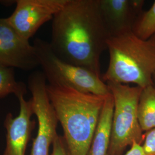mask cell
I'll return each mask as SVG.
<instances>
[{
    "label": "cell",
    "instance_id": "12",
    "mask_svg": "<svg viewBox=\"0 0 155 155\" xmlns=\"http://www.w3.org/2000/svg\"><path fill=\"white\" fill-rule=\"evenodd\" d=\"M139 124L144 133L155 128V86L143 89L137 106Z\"/></svg>",
    "mask_w": 155,
    "mask_h": 155
},
{
    "label": "cell",
    "instance_id": "4",
    "mask_svg": "<svg viewBox=\"0 0 155 155\" xmlns=\"http://www.w3.org/2000/svg\"><path fill=\"white\" fill-rule=\"evenodd\" d=\"M114 101L110 144L108 155H121L134 143L142 145L144 133L139 124L137 106L143 89L107 82Z\"/></svg>",
    "mask_w": 155,
    "mask_h": 155
},
{
    "label": "cell",
    "instance_id": "17",
    "mask_svg": "<svg viewBox=\"0 0 155 155\" xmlns=\"http://www.w3.org/2000/svg\"><path fill=\"white\" fill-rule=\"evenodd\" d=\"M124 155H145L142 145L134 143L127 152Z\"/></svg>",
    "mask_w": 155,
    "mask_h": 155
},
{
    "label": "cell",
    "instance_id": "18",
    "mask_svg": "<svg viewBox=\"0 0 155 155\" xmlns=\"http://www.w3.org/2000/svg\"><path fill=\"white\" fill-rule=\"evenodd\" d=\"M153 84H154V85L155 86V75H154V76H153Z\"/></svg>",
    "mask_w": 155,
    "mask_h": 155
},
{
    "label": "cell",
    "instance_id": "15",
    "mask_svg": "<svg viewBox=\"0 0 155 155\" xmlns=\"http://www.w3.org/2000/svg\"><path fill=\"white\" fill-rule=\"evenodd\" d=\"M142 147L145 155H155V128L144 133Z\"/></svg>",
    "mask_w": 155,
    "mask_h": 155
},
{
    "label": "cell",
    "instance_id": "14",
    "mask_svg": "<svg viewBox=\"0 0 155 155\" xmlns=\"http://www.w3.org/2000/svg\"><path fill=\"white\" fill-rule=\"evenodd\" d=\"M133 32L142 40H148L155 35V1L150 9L143 11L135 22Z\"/></svg>",
    "mask_w": 155,
    "mask_h": 155
},
{
    "label": "cell",
    "instance_id": "13",
    "mask_svg": "<svg viewBox=\"0 0 155 155\" xmlns=\"http://www.w3.org/2000/svg\"><path fill=\"white\" fill-rule=\"evenodd\" d=\"M26 92V85L17 81L14 68L0 66V100L10 94H14L18 98L24 95Z\"/></svg>",
    "mask_w": 155,
    "mask_h": 155
},
{
    "label": "cell",
    "instance_id": "5",
    "mask_svg": "<svg viewBox=\"0 0 155 155\" xmlns=\"http://www.w3.org/2000/svg\"><path fill=\"white\" fill-rule=\"evenodd\" d=\"M33 45L39 66L48 84L99 95L110 93L107 84L100 75L89 69L63 61L53 51L49 42L37 38Z\"/></svg>",
    "mask_w": 155,
    "mask_h": 155
},
{
    "label": "cell",
    "instance_id": "8",
    "mask_svg": "<svg viewBox=\"0 0 155 155\" xmlns=\"http://www.w3.org/2000/svg\"><path fill=\"white\" fill-rule=\"evenodd\" d=\"M0 66L24 71L40 66L33 45L18 33L6 18H0Z\"/></svg>",
    "mask_w": 155,
    "mask_h": 155
},
{
    "label": "cell",
    "instance_id": "3",
    "mask_svg": "<svg viewBox=\"0 0 155 155\" xmlns=\"http://www.w3.org/2000/svg\"><path fill=\"white\" fill-rule=\"evenodd\" d=\"M108 67L102 77L105 82L128 84L144 89L153 84L155 74V35L142 40L132 32L109 37Z\"/></svg>",
    "mask_w": 155,
    "mask_h": 155
},
{
    "label": "cell",
    "instance_id": "10",
    "mask_svg": "<svg viewBox=\"0 0 155 155\" xmlns=\"http://www.w3.org/2000/svg\"><path fill=\"white\" fill-rule=\"evenodd\" d=\"M143 0H100L102 17L109 37L132 32L143 12Z\"/></svg>",
    "mask_w": 155,
    "mask_h": 155
},
{
    "label": "cell",
    "instance_id": "6",
    "mask_svg": "<svg viewBox=\"0 0 155 155\" xmlns=\"http://www.w3.org/2000/svg\"><path fill=\"white\" fill-rule=\"evenodd\" d=\"M47 79L43 72L36 71L28 78L33 113L38 120V132L29 155H49L51 145L58 136V120L47 91Z\"/></svg>",
    "mask_w": 155,
    "mask_h": 155
},
{
    "label": "cell",
    "instance_id": "16",
    "mask_svg": "<svg viewBox=\"0 0 155 155\" xmlns=\"http://www.w3.org/2000/svg\"><path fill=\"white\" fill-rule=\"evenodd\" d=\"M51 155H71L63 136L58 134L52 144Z\"/></svg>",
    "mask_w": 155,
    "mask_h": 155
},
{
    "label": "cell",
    "instance_id": "11",
    "mask_svg": "<svg viewBox=\"0 0 155 155\" xmlns=\"http://www.w3.org/2000/svg\"><path fill=\"white\" fill-rule=\"evenodd\" d=\"M114 101L110 93L106 97L99 121L87 155H108L111 134Z\"/></svg>",
    "mask_w": 155,
    "mask_h": 155
},
{
    "label": "cell",
    "instance_id": "7",
    "mask_svg": "<svg viewBox=\"0 0 155 155\" xmlns=\"http://www.w3.org/2000/svg\"><path fill=\"white\" fill-rule=\"evenodd\" d=\"M68 0H17L7 21L24 39L29 40L45 22L52 20Z\"/></svg>",
    "mask_w": 155,
    "mask_h": 155
},
{
    "label": "cell",
    "instance_id": "1",
    "mask_svg": "<svg viewBox=\"0 0 155 155\" xmlns=\"http://www.w3.org/2000/svg\"><path fill=\"white\" fill-rule=\"evenodd\" d=\"M50 45L63 61L101 76L100 58L109 38L100 0H68L52 20Z\"/></svg>",
    "mask_w": 155,
    "mask_h": 155
},
{
    "label": "cell",
    "instance_id": "9",
    "mask_svg": "<svg viewBox=\"0 0 155 155\" xmlns=\"http://www.w3.org/2000/svg\"><path fill=\"white\" fill-rule=\"evenodd\" d=\"M17 98L20 104L18 115L13 117L11 113H8L4 121L6 144L2 155H25L35 127V120L31 119L34 114L31 100L26 101L24 95H20Z\"/></svg>",
    "mask_w": 155,
    "mask_h": 155
},
{
    "label": "cell",
    "instance_id": "2",
    "mask_svg": "<svg viewBox=\"0 0 155 155\" xmlns=\"http://www.w3.org/2000/svg\"><path fill=\"white\" fill-rule=\"evenodd\" d=\"M50 102L71 155H87L106 97L47 84Z\"/></svg>",
    "mask_w": 155,
    "mask_h": 155
}]
</instances>
